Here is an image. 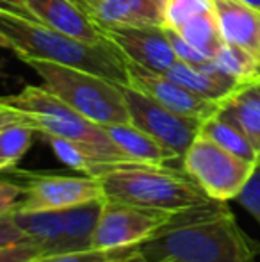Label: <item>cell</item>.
Instances as JSON below:
<instances>
[{
  "mask_svg": "<svg viewBox=\"0 0 260 262\" xmlns=\"http://www.w3.org/2000/svg\"><path fill=\"white\" fill-rule=\"evenodd\" d=\"M145 262H257L260 245L237 225L226 202L175 212L141 245Z\"/></svg>",
  "mask_w": 260,
  "mask_h": 262,
  "instance_id": "1",
  "label": "cell"
},
{
  "mask_svg": "<svg viewBox=\"0 0 260 262\" xmlns=\"http://www.w3.org/2000/svg\"><path fill=\"white\" fill-rule=\"evenodd\" d=\"M0 32L13 43V52L20 59H43L97 73L127 86V57L109 45H94L77 39L32 18L0 11Z\"/></svg>",
  "mask_w": 260,
  "mask_h": 262,
  "instance_id": "2",
  "label": "cell"
},
{
  "mask_svg": "<svg viewBox=\"0 0 260 262\" xmlns=\"http://www.w3.org/2000/svg\"><path fill=\"white\" fill-rule=\"evenodd\" d=\"M105 200L146 209L182 212L210 204L212 198L182 169L145 162H125L100 177Z\"/></svg>",
  "mask_w": 260,
  "mask_h": 262,
  "instance_id": "3",
  "label": "cell"
},
{
  "mask_svg": "<svg viewBox=\"0 0 260 262\" xmlns=\"http://www.w3.org/2000/svg\"><path fill=\"white\" fill-rule=\"evenodd\" d=\"M0 105L25 114L41 136L63 138L109 161H132L114 145L102 125L87 120L45 86H25L20 93L0 97Z\"/></svg>",
  "mask_w": 260,
  "mask_h": 262,
  "instance_id": "4",
  "label": "cell"
},
{
  "mask_svg": "<svg viewBox=\"0 0 260 262\" xmlns=\"http://www.w3.org/2000/svg\"><path fill=\"white\" fill-rule=\"evenodd\" d=\"M31 66L43 86L87 120L102 125L129 123L130 114L123 86L97 73L43 59H21Z\"/></svg>",
  "mask_w": 260,
  "mask_h": 262,
  "instance_id": "5",
  "label": "cell"
},
{
  "mask_svg": "<svg viewBox=\"0 0 260 262\" xmlns=\"http://www.w3.org/2000/svg\"><path fill=\"white\" fill-rule=\"evenodd\" d=\"M253 162L226 152L205 136H198L182 157V168L218 202L235 200L253 171Z\"/></svg>",
  "mask_w": 260,
  "mask_h": 262,
  "instance_id": "6",
  "label": "cell"
},
{
  "mask_svg": "<svg viewBox=\"0 0 260 262\" xmlns=\"http://www.w3.org/2000/svg\"><path fill=\"white\" fill-rule=\"evenodd\" d=\"M175 212L105 200L91 239V250L139 246L170 223Z\"/></svg>",
  "mask_w": 260,
  "mask_h": 262,
  "instance_id": "7",
  "label": "cell"
},
{
  "mask_svg": "<svg viewBox=\"0 0 260 262\" xmlns=\"http://www.w3.org/2000/svg\"><path fill=\"white\" fill-rule=\"evenodd\" d=\"M123 95L129 107L130 123L157 139L182 161L193 141L200 136L203 121L173 113L132 86H123Z\"/></svg>",
  "mask_w": 260,
  "mask_h": 262,
  "instance_id": "8",
  "label": "cell"
},
{
  "mask_svg": "<svg viewBox=\"0 0 260 262\" xmlns=\"http://www.w3.org/2000/svg\"><path fill=\"white\" fill-rule=\"evenodd\" d=\"M14 182L21 187V210H63L84 202L104 198L100 180L93 177H72L59 173L16 171Z\"/></svg>",
  "mask_w": 260,
  "mask_h": 262,
  "instance_id": "9",
  "label": "cell"
},
{
  "mask_svg": "<svg viewBox=\"0 0 260 262\" xmlns=\"http://www.w3.org/2000/svg\"><path fill=\"white\" fill-rule=\"evenodd\" d=\"M107 39L130 62L155 73H166L178 61L162 25L129 27L107 25L102 27Z\"/></svg>",
  "mask_w": 260,
  "mask_h": 262,
  "instance_id": "10",
  "label": "cell"
},
{
  "mask_svg": "<svg viewBox=\"0 0 260 262\" xmlns=\"http://www.w3.org/2000/svg\"><path fill=\"white\" fill-rule=\"evenodd\" d=\"M127 73H129V84L135 90L150 95L159 104L171 109L173 113L182 116L196 118V120H208L221 107V102H214L203 98L200 95L189 91L187 88L180 86L178 82L171 80L164 73H155L150 70L141 68L127 59Z\"/></svg>",
  "mask_w": 260,
  "mask_h": 262,
  "instance_id": "11",
  "label": "cell"
},
{
  "mask_svg": "<svg viewBox=\"0 0 260 262\" xmlns=\"http://www.w3.org/2000/svg\"><path fill=\"white\" fill-rule=\"evenodd\" d=\"M32 18L77 39L94 45H109L100 24L93 20L77 0H21Z\"/></svg>",
  "mask_w": 260,
  "mask_h": 262,
  "instance_id": "12",
  "label": "cell"
},
{
  "mask_svg": "<svg viewBox=\"0 0 260 262\" xmlns=\"http://www.w3.org/2000/svg\"><path fill=\"white\" fill-rule=\"evenodd\" d=\"M214 14L223 41L260 59V9L243 0H214Z\"/></svg>",
  "mask_w": 260,
  "mask_h": 262,
  "instance_id": "13",
  "label": "cell"
},
{
  "mask_svg": "<svg viewBox=\"0 0 260 262\" xmlns=\"http://www.w3.org/2000/svg\"><path fill=\"white\" fill-rule=\"evenodd\" d=\"M79 6L102 27L162 25V0H77Z\"/></svg>",
  "mask_w": 260,
  "mask_h": 262,
  "instance_id": "14",
  "label": "cell"
},
{
  "mask_svg": "<svg viewBox=\"0 0 260 262\" xmlns=\"http://www.w3.org/2000/svg\"><path fill=\"white\" fill-rule=\"evenodd\" d=\"M164 75H168L171 80L178 82L180 86L187 88L193 93L214 102H223L241 84H244L241 80L223 73L221 70H218L212 64V61L203 66H193L187 64V62L177 61Z\"/></svg>",
  "mask_w": 260,
  "mask_h": 262,
  "instance_id": "15",
  "label": "cell"
},
{
  "mask_svg": "<svg viewBox=\"0 0 260 262\" xmlns=\"http://www.w3.org/2000/svg\"><path fill=\"white\" fill-rule=\"evenodd\" d=\"M218 116L235 125L255 146L260 148V80L244 82L221 102Z\"/></svg>",
  "mask_w": 260,
  "mask_h": 262,
  "instance_id": "16",
  "label": "cell"
},
{
  "mask_svg": "<svg viewBox=\"0 0 260 262\" xmlns=\"http://www.w3.org/2000/svg\"><path fill=\"white\" fill-rule=\"evenodd\" d=\"M104 128L107 130L109 138L114 141V145L135 162L166 166L168 162H173L178 159L171 150H168L157 139H153L152 136L132 125L130 121L129 123L105 125Z\"/></svg>",
  "mask_w": 260,
  "mask_h": 262,
  "instance_id": "17",
  "label": "cell"
},
{
  "mask_svg": "<svg viewBox=\"0 0 260 262\" xmlns=\"http://www.w3.org/2000/svg\"><path fill=\"white\" fill-rule=\"evenodd\" d=\"M16 225L34 245L39 246L43 257L61 253L63 243V210H21L14 209Z\"/></svg>",
  "mask_w": 260,
  "mask_h": 262,
  "instance_id": "18",
  "label": "cell"
},
{
  "mask_svg": "<svg viewBox=\"0 0 260 262\" xmlns=\"http://www.w3.org/2000/svg\"><path fill=\"white\" fill-rule=\"evenodd\" d=\"M104 202L105 198H97V200H89L84 202V204L73 205V207L63 209L61 253L91 250V239H93Z\"/></svg>",
  "mask_w": 260,
  "mask_h": 262,
  "instance_id": "19",
  "label": "cell"
},
{
  "mask_svg": "<svg viewBox=\"0 0 260 262\" xmlns=\"http://www.w3.org/2000/svg\"><path fill=\"white\" fill-rule=\"evenodd\" d=\"M200 134L208 138L210 141H214L216 145H219L221 148H225L226 152L244 159V161H250V162H253V164L258 161L257 146H255L235 125L226 121L225 118L218 116V113L212 118L203 121Z\"/></svg>",
  "mask_w": 260,
  "mask_h": 262,
  "instance_id": "20",
  "label": "cell"
},
{
  "mask_svg": "<svg viewBox=\"0 0 260 262\" xmlns=\"http://www.w3.org/2000/svg\"><path fill=\"white\" fill-rule=\"evenodd\" d=\"M189 45H193L196 50H200L203 55L212 59L218 50L223 47V36L219 32V25L216 20L214 9L201 13L198 16H193L185 24H182L178 29H175Z\"/></svg>",
  "mask_w": 260,
  "mask_h": 262,
  "instance_id": "21",
  "label": "cell"
},
{
  "mask_svg": "<svg viewBox=\"0 0 260 262\" xmlns=\"http://www.w3.org/2000/svg\"><path fill=\"white\" fill-rule=\"evenodd\" d=\"M212 64L241 82H251L260 79V59L248 50L230 43H223L218 54L212 57Z\"/></svg>",
  "mask_w": 260,
  "mask_h": 262,
  "instance_id": "22",
  "label": "cell"
},
{
  "mask_svg": "<svg viewBox=\"0 0 260 262\" xmlns=\"http://www.w3.org/2000/svg\"><path fill=\"white\" fill-rule=\"evenodd\" d=\"M38 134L27 121H18L0 130V161L6 162L7 168H14L18 161L25 156L32 145V139Z\"/></svg>",
  "mask_w": 260,
  "mask_h": 262,
  "instance_id": "23",
  "label": "cell"
},
{
  "mask_svg": "<svg viewBox=\"0 0 260 262\" xmlns=\"http://www.w3.org/2000/svg\"><path fill=\"white\" fill-rule=\"evenodd\" d=\"M162 27L178 29L201 13L214 9V0H162Z\"/></svg>",
  "mask_w": 260,
  "mask_h": 262,
  "instance_id": "24",
  "label": "cell"
},
{
  "mask_svg": "<svg viewBox=\"0 0 260 262\" xmlns=\"http://www.w3.org/2000/svg\"><path fill=\"white\" fill-rule=\"evenodd\" d=\"M141 246V245H139ZM139 246H127V248L114 250H86V252H72V253H57V255L38 257L32 262H112L129 257L139 252Z\"/></svg>",
  "mask_w": 260,
  "mask_h": 262,
  "instance_id": "25",
  "label": "cell"
},
{
  "mask_svg": "<svg viewBox=\"0 0 260 262\" xmlns=\"http://www.w3.org/2000/svg\"><path fill=\"white\" fill-rule=\"evenodd\" d=\"M260 225V161L255 162L253 171L235 198Z\"/></svg>",
  "mask_w": 260,
  "mask_h": 262,
  "instance_id": "26",
  "label": "cell"
},
{
  "mask_svg": "<svg viewBox=\"0 0 260 262\" xmlns=\"http://www.w3.org/2000/svg\"><path fill=\"white\" fill-rule=\"evenodd\" d=\"M164 31H166V36L171 43V49H173V52L177 55L178 61L187 62V64H193V66H203L212 61V59H208L207 55L201 54L200 50H196L193 45H189V43L185 41L175 29L164 27Z\"/></svg>",
  "mask_w": 260,
  "mask_h": 262,
  "instance_id": "27",
  "label": "cell"
},
{
  "mask_svg": "<svg viewBox=\"0 0 260 262\" xmlns=\"http://www.w3.org/2000/svg\"><path fill=\"white\" fill-rule=\"evenodd\" d=\"M23 243H32V241L16 225L14 216H13V210L4 214V216H0V250L9 248V246L23 245Z\"/></svg>",
  "mask_w": 260,
  "mask_h": 262,
  "instance_id": "28",
  "label": "cell"
},
{
  "mask_svg": "<svg viewBox=\"0 0 260 262\" xmlns=\"http://www.w3.org/2000/svg\"><path fill=\"white\" fill-rule=\"evenodd\" d=\"M38 257H43V253L34 243H23L0 250V262H32Z\"/></svg>",
  "mask_w": 260,
  "mask_h": 262,
  "instance_id": "29",
  "label": "cell"
},
{
  "mask_svg": "<svg viewBox=\"0 0 260 262\" xmlns=\"http://www.w3.org/2000/svg\"><path fill=\"white\" fill-rule=\"evenodd\" d=\"M21 194H23L21 193V187L16 182L0 179V216L16 209Z\"/></svg>",
  "mask_w": 260,
  "mask_h": 262,
  "instance_id": "30",
  "label": "cell"
},
{
  "mask_svg": "<svg viewBox=\"0 0 260 262\" xmlns=\"http://www.w3.org/2000/svg\"><path fill=\"white\" fill-rule=\"evenodd\" d=\"M0 11L18 14V16H23V18H32V14L29 13V9L23 6L21 0H0ZM32 20H34V18H32Z\"/></svg>",
  "mask_w": 260,
  "mask_h": 262,
  "instance_id": "31",
  "label": "cell"
},
{
  "mask_svg": "<svg viewBox=\"0 0 260 262\" xmlns=\"http://www.w3.org/2000/svg\"><path fill=\"white\" fill-rule=\"evenodd\" d=\"M18 121H25V114L0 105V130L9 127V125H13V123H18Z\"/></svg>",
  "mask_w": 260,
  "mask_h": 262,
  "instance_id": "32",
  "label": "cell"
},
{
  "mask_svg": "<svg viewBox=\"0 0 260 262\" xmlns=\"http://www.w3.org/2000/svg\"><path fill=\"white\" fill-rule=\"evenodd\" d=\"M112 262H145L143 260V255H141V246H139V252L132 253V255H129V257H123V259L112 260Z\"/></svg>",
  "mask_w": 260,
  "mask_h": 262,
  "instance_id": "33",
  "label": "cell"
},
{
  "mask_svg": "<svg viewBox=\"0 0 260 262\" xmlns=\"http://www.w3.org/2000/svg\"><path fill=\"white\" fill-rule=\"evenodd\" d=\"M0 49H7V50H13V43L6 38V36L0 32Z\"/></svg>",
  "mask_w": 260,
  "mask_h": 262,
  "instance_id": "34",
  "label": "cell"
},
{
  "mask_svg": "<svg viewBox=\"0 0 260 262\" xmlns=\"http://www.w3.org/2000/svg\"><path fill=\"white\" fill-rule=\"evenodd\" d=\"M243 2H246V4H250V6H253V7H257V9H260V0H243Z\"/></svg>",
  "mask_w": 260,
  "mask_h": 262,
  "instance_id": "35",
  "label": "cell"
},
{
  "mask_svg": "<svg viewBox=\"0 0 260 262\" xmlns=\"http://www.w3.org/2000/svg\"><path fill=\"white\" fill-rule=\"evenodd\" d=\"M2 169H9V168H7V164H6V162H2V161H0V171H2Z\"/></svg>",
  "mask_w": 260,
  "mask_h": 262,
  "instance_id": "36",
  "label": "cell"
},
{
  "mask_svg": "<svg viewBox=\"0 0 260 262\" xmlns=\"http://www.w3.org/2000/svg\"><path fill=\"white\" fill-rule=\"evenodd\" d=\"M258 161H260V148H258Z\"/></svg>",
  "mask_w": 260,
  "mask_h": 262,
  "instance_id": "37",
  "label": "cell"
},
{
  "mask_svg": "<svg viewBox=\"0 0 260 262\" xmlns=\"http://www.w3.org/2000/svg\"><path fill=\"white\" fill-rule=\"evenodd\" d=\"M258 80H260V79H258Z\"/></svg>",
  "mask_w": 260,
  "mask_h": 262,
  "instance_id": "38",
  "label": "cell"
}]
</instances>
